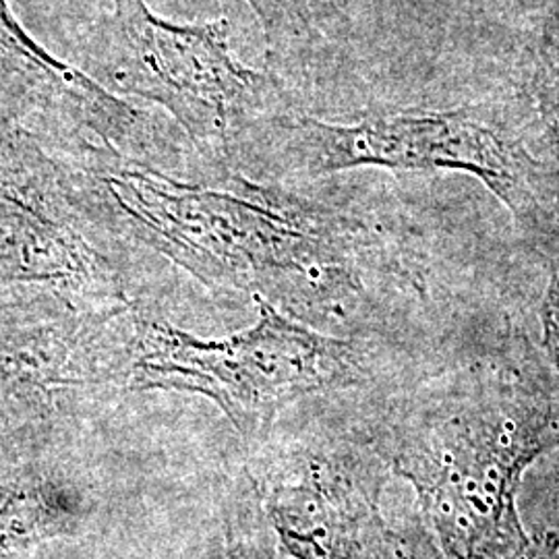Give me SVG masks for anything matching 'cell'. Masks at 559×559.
Returning a JSON list of instances; mask_svg holds the SVG:
<instances>
[{"mask_svg": "<svg viewBox=\"0 0 559 559\" xmlns=\"http://www.w3.org/2000/svg\"><path fill=\"white\" fill-rule=\"evenodd\" d=\"M110 321L60 318L0 330V413L41 411L62 388L104 381L96 340Z\"/></svg>", "mask_w": 559, "mask_h": 559, "instance_id": "cell-8", "label": "cell"}, {"mask_svg": "<svg viewBox=\"0 0 559 559\" xmlns=\"http://www.w3.org/2000/svg\"><path fill=\"white\" fill-rule=\"evenodd\" d=\"M559 445V394L512 371L473 369L404 408L376 452L408 480L456 558L522 549L516 493Z\"/></svg>", "mask_w": 559, "mask_h": 559, "instance_id": "cell-2", "label": "cell"}, {"mask_svg": "<svg viewBox=\"0 0 559 559\" xmlns=\"http://www.w3.org/2000/svg\"><path fill=\"white\" fill-rule=\"evenodd\" d=\"M38 98H50L48 90L27 69L0 55V127L20 122Z\"/></svg>", "mask_w": 559, "mask_h": 559, "instance_id": "cell-14", "label": "cell"}, {"mask_svg": "<svg viewBox=\"0 0 559 559\" xmlns=\"http://www.w3.org/2000/svg\"><path fill=\"white\" fill-rule=\"evenodd\" d=\"M247 480L240 487V493L233 496V508L226 516V559H274V549L261 535L260 493L253 500V479L247 473ZM261 510V508H260Z\"/></svg>", "mask_w": 559, "mask_h": 559, "instance_id": "cell-13", "label": "cell"}, {"mask_svg": "<svg viewBox=\"0 0 559 559\" xmlns=\"http://www.w3.org/2000/svg\"><path fill=\"white\" fill-rule=\"evenodd\" d=\"M226 17L175 23L145 0H112L90 32L83 73L112 96L158 104L187 133L205 173L233 168V150L258 120L284 110L274 75L240 62Z\"/></svg>", "mask_w": 559, "mask_h": 559, "instance_id": "cell-5", "label": "cell"}, {"mask_svg": "<svg viewBox=\"0 0 559 559\" xmlns=\"http://www.w3.org/2000/svg\"><path fill=\"white\" fill-rule=\"evenodd\" d=\"M92 226L67 162L20 122L0 127V290H41L73 320L124 316L131 302Z\"/></svg>", "mask_w": 559, "mask_h": 559, "instance_id": "cell-6", "label": "cell"}, {"mask_svg": "<svg viewBox=\"0 0 559 559\" xmlns=\"http://www.w3.org/2000/svg\"><path fill=\"white\" fill-rule=\"evenodd\" d=\"M253 300L258 321L224 338H200L166 320L129 313V336L112 353L108 381L135 392L212 400L240 438L255 445L290 402L365 378L353 342L290 320L260 297Z\"/></svg>", "mask_w": 559, "mask_h": 559, "instance_id": "cell-4", "label": "cell"}, {"mask_svg": "<svg viewBox=\"0 0 559 559\" xmlns=\"http://www.w3.org/2000/svg\"><path fill=\"white\" fill-rule=\"evenodd\" d=\"M69 166L94 226L135 240L221 293L260 297L309 328L344 311L378 240L365 222L230 170L179 179L94 141Z\"/></svg>", "mask_w": 559, "mask_h": 559, "instance_id": "cell-1", "label": "cell"}, {"mask_svg": "<svg viewBox=\"0 0 559 559\" xmlns=\"http://www.w3.org/2000/svg\"><path fill=\"white\" fill-rule=\"evenodd\" d=\"M385 462L357 445L299 448L253 475L267 519L299 559H380L378 514Z\"/></svg>", "mask_w": 559, "mask_h": 559, "instance_id": "cell-7", "label": "cell"}, {"mask_svg": "<svg viewBox=\"0 0 559 559\" xmlns=\"http://www.w3.org/2000/svg\"><path fill=\"white\" fill-rule=\"evenodd\" d=\"M540 328H543V350L559 371V255L554 261L549 284L543 297Z\"/></svg>", "mask_w": 559, "mask_h": 559, "instance_id": "cell-15", "label": "cell"}, {"mask_svg": "<svg viewBox=\"0 0 559 559\" xmlns=\"http://www.w3.org/2000/svg\"><path fill=\"white\" fill-rule=\"evenodd\" d=\"M0 55L27 69L60 108L90 131L92 141L131 158H145L140 110L108 94L83 69L50 55L21 25L9 0H0Z\"/></svg>", "mask_w": 559, "mask_h": 559, "instance_id": "cell-9", "label": "cell"}, {"mask_svg": "<svg viewBox=\"0 0 559 559\" xmlns=\"http://www.w3.org/2000/svg\"><path fill=\"white\" fill-rule=\"evenodd\" d=\"M87 496L64 466L32 460L0 471V558L75 535Z\"/></svg>", "mask_w": 559, "mask_h": 559, "instance_id": "cell-10", "label": "cell"}, {"mask_svg": "<svg viewBox=\"0 0 559 559\" xmlns=\"http://www.w3.org/2000/svg\"><path fill=\"white\" fill-rule=\"evenodd\" d=\"M233 166L260 182L320 179L353 168L454 170L477 177L533 230L558 222V203L543 164L496 115L475 106L388 110L355 122L280 110L242 133L233 150Z\"/></svg>", "mask_w": 559, "mask_h": 559, "instance_id": "cell-3", "label": "cell"}, {"mask_svg": "<svg viewBox=\"0 0 559 559\" xmlns=\"http://www.w3.org/2000/svg\"><path fill=\"white\" fill-rule=\"evenodd\" d=\"M535 94L543 129L559 156V2L543 23L535 69Z\"/></svg>", "mask_w": 559, "mask_h": 559, "instance_id": "cell-12", "label": "cell"}, {"mask_svg": "<svg viewBox=\"0 0 559 559\" xmlns=\"http://www.w3.org/2000/svg\"><path fill=\"white\" fill-rule=\"evenodd\" d=\"M260 21L267 59L288 64L348 38V20L336 0H247Z\"/></svg>", "mask_w": 559, "mask_h": 559, "instance_id": "cell-11", "label": "cell"}]
</instances>
